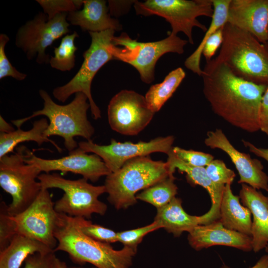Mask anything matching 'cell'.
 Returning <instances> with one entry per match:
<instances>
[{
	"instance_id": "29",
	"label": "cell",
	"mask_w": 268,
	"mask_h": 268,
	"mask_svg": "<svg viewBox=\"0 0 268 268\" xmlns=\"http://www.w3.org/2000/svg\"><path fill=\"white\" fill-rule=\"evenodd\" d=\"M78 37V33L74 31L62 38L59 46L54 48V56L50 58L51 67L62 71H69L74 67L75 53L77 50L74 41Z\"/></svg>"
},
{
	"instance_id": "20",
	"label": "cell",
	"mask_w": 268,
	"mask_h": 268,
	"mask_svg": "<svg viewBox=\"0 0 268 268\" xmlns=\"http://www.w3.org/2000/svg\"><path fill=\"white\" fill-rule=\"evenodd\" d=\"M239 197L253 215L252 248L257 253L268 245V197L246 184H242Z\"/></svg>"
},
{
	"instance_id": "37",
	"label": "cell",
	"mask_w": 268,
	"mask_h": 268,
	"mask_svg": "<svg viewBox=\"0 0 268 268\" xmlns=\"http://www.w3.org/2000/svg\"><path fill=\"white\" fill-rule=\"evenodd\" d=\"M223 27L219 28L214 33L205 43L202 55L204 56L206 62L212 60V57L222 45L223 40Z\"/></svg>"
},
{
	"instance_id": "21",
	"label": "cell",
	"mask_w": 268,
	"mask_h": 268,
	"mask_svg": "<svg viewBox=\"0 0 268 268\" xmlns=\"http://www.w3.org/2000/svg\"><path fill=\"white\" fill-rule=\"evenodd\" d=\"M109 7L103 0H83V8L68 13L67 20L89 32H100L108 29L120 31L122 25L110 17Z\"/></svg>"
},
{
	"instance_id": "35",
	"label": "cell",
	"mask_w": 268,
	"mask_h": 268,
	"mask_svg": "<svg viewBox=\"0 0 268 268\" xmlns=\"http://www.w3.org/2000/svg\"><path fill=\"white\" fill-rule=\"evenodd\" d=\"M173 152L181 160L192 166L204 167L214 159L208 153L193 150H186L178 146L173 147Z\"/></svg>"
},
{
	"instance_id": "23",
	"label": "cell",
	"mask_w": 268,
	"mask_h": 268,
	"mask_svg": "<svg viewBox=\"0 0 268 268\" xmlns=\"http://www.w3.org/2000/svg\"><path fill=\"white\" fill-rule=\"evenodd\" d=\"M182 202L180 198H174L166 205L157 209L154 220L175 237H179L185 231L189 233L197 226L202 224L201 216L187 213Z\"/></svg>"
},
{
	"instance_id": "33",
	"label": "cell",
	"mask_w": 268,
	"mask_h": 268,
	"mask_svg": "<svg viewBox=\"0 0 268 268\" xmlns=\"http://www.w3.org/2000/svg\"><path fill=\"white\" fill-rule=\"evenodd\" d=\"M36 1L43 8L44 13L51 19L58 13L71 12L79 10L83 0H38Z\"/></svg>"
},
{
	"instance_id": "11",
	"label": "cell",
	"mask_w": 268,
	"mask_h": 268,
	"mask_svg": "<svg viewBox=\"0 0 268 268\" xmlns=\"http://www.w3.org/2000/svg\"><path fill=\"white\" fill-rule=\"evenodd\" d=\"M68 13H58L49 20L46 14L38 13L18 29L15 45L28 60L36 57V61L39 64L49 63L50 58L45 51L55 40L69 32Z\"/></svg>"
},
{
	"instance_id": "14",
	"label": "cell",
	"mask_w": 268,
	"mask_h": 268,
	"mask_svg": "<svg viewBox=\"0 0 268 268\" xmlns=\"http://www.w3.org/2000/svg\"><path fill=\"white\" fill-rule=\"evenodd\" d=\"M154 113L145 97L133 90H121L112 97L108 106L111 128L124 135L138 134L149 124Z\"/></svg>"
},
{
	"instance_id": "38",
	"label": "cell",
	"mask_w": 268,
	"mask_h": 268,
	"mask_svg": "<svg viewBox=\"0 0 268 268\" xmlns=\"http://www.w3.org/2000/svg\"><path fill=\"white\" fill-rule=\"evenodd\" d=\"M54 253L48 254L35 253L27 257L24 268H52Z\"/></svg>"
},
{
	"instance_id": "34",
	"label": "cell",
	"mask_w": 268,
	"mask_h": 268,
	"mask_svg": "<svg viewBox=\"0 0 268 268\" xmlns=\"http://www.w3.org/2000/svg\"><path fill=\"white\" fill-rule=\"evenodd\" d=\"M205 168L209 178L217 184L231 185L236 176L234 172L221 160L213 159Z\"/></svg>"
},
{
	"instance_id": "28",
	"label": "cell",
	"mask_w": 268,
	"mask_h": 268,
	"mask_svg": "<svg viewBox=\"0 0 268 268\" xmlns=\"http://www.w3.org/2000/svg\"><path fill=\"white\" fill-rule=\"evenodd\" d=\"M175 179L174 176H169L136 195V199L149 203L157 209L164 206L177 194L178 188L174 183Z\"/></svg>"
},
{
	"instance_id": "24",
	"label": "cell",
	"mask_w": 268,
	"mask_h": 268,
	"mask_svg": "<svg viewBox=\"0 0 268 268\" xmlns=\"http://www.w3.org/2000/svg\"><path fill=\"white\" fill-rule=\"evenodd\" d=\"M54 251L36 240L17 234L10 244L0 252V268H20L27 257L35 253L48 254Z\"/></svg>"
},
{
	"instance_id": "30",
	"label": "cell",
	"mask_w": 268,
	"mask_h": 268,
	"mask_svg": "<svg viewBox=\"0 0 268 268\" xmlns=\"http://www.w3.org/2000/svg\"><path fill=\"white\" fill-rule=\"evenodd\" d=\"M74 218L80 231L86 236L103 243L110 244L118 242L117 233L113 230L93 224L84 217Z\"/></svg>"
},
{
	"instance_id": "25",
	"label": "cell",
	"mask_w": 268,
	"mask_h": 268,
	"mask_svg": "<svg viewBox=\"0 0 268 268\" xmlns=\"http://www.w3.org/2000/svg\"><path fill=\"white\" fill-rule=\"evenodd\" d=\"M48 125L47 119L43 118L35 121L33 123L32 128L28 131H24L20 128H17L16 130L9 133H0V158L13 152L16 145L25 141H34L39 146L44 142H50L59 152H61L62 149L54 141L44 135V132Z\"/></svg>"
},
{
	"instance_id": "13",
	"label": "cell",
	"mask_w": 268,
	"mask_h": 268,
	"mask_svg": "<svg viewBox=\"0 0 268 268\" xmlns=\"http://www.w3.org/2000/svg\"><path fill=\"white\" fill-rule=\"evenodd\" d=\"M54 204L48 190L42 189L29 207L12 216L17 234L38 241L54 251L58 243L54 231L58 218Z\"/></svg>"
},
{
	"instance_id": "17",
	"label": "cell",
	"mask_w": 268,
	"mask_h": 268,
	"mask_svg": "<svg viewBox=\"0 0 268 268\" xmlns=\"http://www.w3.org/2000/svg\"><path fill=\"white\" fill-rule=\"evenodd\" d=\"M227 23L268 41V0H230Z\"/></svg>"
},
{
	"instance_id": "7",
	"label": "cell",
	"mask_w": 268,
	"mask_h": 268,
	"mask_svg": "<svg viewBox=\"0 0 268 268\" xmlns=\"http://www.w3.org/2000/svg\"><path fill=\"white\" fill-rule=\"evenodd\" d=\"M115 30L108 29L100 32H89L91 42L83 57V62L76 74L66 84L53 90L55 99L65 102L73 94L84 93L88 98L92 117L101 118V111L94 101L91 92L92 80L98 70L109 61L115 60L110 47Z\"/></svg>"
},
{
	"instance_id": "36",
	"label": "cell",
	"mask_w": 268,
	"mask_h": 268,
	"mask_svg": "<svg viewBox=\"0 0 268 268\" xmlns=\"http://www.w3.org/2000/svg\"><path fill=\"white\" fill-rule=\"evenodd\" d=\"M9 40L7 35L0 34V79L11 77L22 81L26 78L27 74L19 71L11 65L5 52V47Z\"/></svg>"
},
{
	"instance_id": "26",
	"label": "cell",
	"mask_w": 268,
	"mask_h": 268,
	"mask_svg": "<svg viewBox=\"0 0 268 268\" xmlns=\"http://www.w3.org/2000/svg\"><path fill=\"white\" fill-rule=\"evenodd\" d=\"M213 14L210 24L205 32L202 40L196 50L187 58L185 67L194 73L201 76L202 69L200 62L202 50L207 40L227 22L228 10L230 0H212Z\"/></svg>"
},
{
	"instance_id": "44",
	"label": "cell",
	"mask_w": 268,
	"mask_h": 268,
	"mask_svg": "<svg viewBox=\"0 0 268 268\" xmlns=\"http://www.w3.org/2000/svg\"><path fill=\"white\" fill-rule=\"evenodd\" d=\"M265 249V251L267 253H268V245L266 247V248Z\"/></svg>"
},
{
	"instance_id": "10",
	"label": "cell",
	"mask_w": 268,
	"mask_h": 268,
	"mask_svg": "<svg viewBox=\"0 0 268 268\" xmlns=\"http://www.w3.org/2000/svg\"><path fill=\"white\" fill-rule=\"evenodd\" d=\"M134 3L137 14L162 17L170 23L171 33H184L192 44L194 27L203 32L207 29L197 18L201 16L212 18L213 14L212 0H147L134 1Z\"/></svg>"
},
{
	"instance_id": "19",
	"label": "cell",
	"mask_w": 268,
	"mask_h": 268,
	"mask_svg": "<svg viewBox=\"0 0 268 268\" xmlns=\"http://www.w3.org/2000/svg\"><path fill=\"white\" fill-rule=\"evenodd\" d=\"M166 161L170 175L174 176L177 169L181 173L186 174L188 182L192 185H200L208 193L211 201L210 209L201 215L203 225L219 220L220 206L225 185L213 182L208 176L204 167L192 166L179 159L173 153V149L168 154Z\"/></svg>"
},
{
	"instance_id": "1",
	"label": "cell",
	"mask_w": 268,
	"mask_h": 268,
	"mask_svg": "<svg viewBox=\"0 0 268 268\" xmlns=\"http://www.w3.org/2000/svg\"><path fill=\"white\" fill-rule=\"evenodd\" d=\"M201 76L203 94L215 114L249 133L260 130L261 102L268 85L235 75L215 58L206 62Z\"/></svg>"
},
{
	"instance_id": "27",
	"label": "cell",
	"mask_w": 268,
	"mask_h": 268,
	"mask_svg": "<svg viewBox=\"0 0 268 268\" xmlns=\"http://www.w3.org/2000/svg\"><path fill=\"white\" fill-rule=\"evenodd\" d=\"M185 76L186 73L183 69L178 67L170 72L162 82L150 86L145 98L152 111L155 113L161 108L172 96Z\"/></svg>"
},
{
	"instance_id": "39",
	"label": "cell",
	"mask_w": 268,
	"mask_h": 268,
	"mask_svg": "<svg viewBox=\"0 0 268 268\" xmlns=\"http://www.w3.org/2000/svg\"><path fill=\"white\" fill-rule=\"evenodd\" d=\"M260 130L268 135V85L262 96L259 115Z\"/></svg>"
},
{
	"instance_id": "5",
	"label": "cell",
	"mask_w": 268,
	"mask_h": 268,
	"mask_svg": "<svg viewBox=\"0 0 268 268\" xmlns=\"http://www.w3.org/2000/svg\"><path fill=\"white\" fill-rule=\"evenodd\" d=\"M169 176L166 162L153 160L148 156L131 159L106 176L104 186L108 200L117 209L127 208L136 202L138 191Z\"/></svg>"
},
{
	"instance_id": "22",
	"label": "cell",
	"mask_w": 268,
	"mask_h": 268,
	"mask_svg": "<svg viewBox=\"0 0 268 268\" xmlns=\"http://www.w3.org/2000/svg\"><path fill=\"white\" fill-rule=\"evenodd\" d=\"M230 184L225 186L220 206L219 220L227 229L251 236L252 221L249 209L241 204Z\"/></svg>"
},
{
	"instance_id": "9",
	"label": "cell",
	"mask_w": 268,
	"mask_h": 268,
	"mask_svg": "<svg viewBox=\"0 0 268 268\" xmlns=\"http://www.w3.org/2000/svg\"><path fill=\"white\" fill-rule=\"evenodd\" d=\"M112 43L115 60L132 65L138 71L142 81L150 83L154 79V68L158 59L167 53L182 54L188 41L170 33L160 41L138 42L123 33L119 37L114 36Z\"/></svg>"
},
{
	"instance_id": "3",
	"label": "cell",
	"mask_w": 268,
	"mask_h": 268,
	"mask_svg": "<svg viewBox=\"0 0 268 268\" xmlns=\"http://www.w3.org/2000/svg\"><path fill=\"white\" fill-rule=\"evenodd\" d=\"M223 40L215 58L236 76L258 84L268 85V43L226 23Z\"/></svg>"
},
{
	"instance_id": "16",
	"label": "cell",
	"mask_w": 268,
	"mask_h": 268,
	"mask_svg": "<svg viewBox=\"0 0 268 268\" xmlns=\"http://www.w3.org/2000/svg\"><path fill=\"white\" fill-rule=\"evenodd\" d=\"M204 143L211 149L223 151L229 156L239 174L238 183L246 184L257 190L268 192V176L263 171L261 162L236 149L221 130L208 132Z\"/></svg>"
},
{
	"instance_id": "41",
	"label": "cell",
	"mask_w": 268,
	"mask_h": 268,
	"mask_svg": "<svg viewBox=\"0 0 268 268\" xmlns=\"http://www.w3.org/2000/svg\"><path fill=\"white\" fill-rule=\"evenodd\" d=\"M219 268H231L228 266L223 265ZM250 268H268V255L262 256L257 263Z\"/></svg>"
},
{
	"instance_id": "46",
	"label": "cell",
	"mask_w": 268,
	"mask_h": 268,
	"mask_svg": "<svg viewBox=\"0 0 268 268\" xmlns=\"http://www.w3.org/2000/svg\"></svg>"
},
{
	"instance_id": "45",
	"label": "cell",
	"mask_w": 268,
	"mask_h": 268,
	"mask_svg": "<svg viewBox=\"0 0 268 268\" xmlns=\"http://www.w3.org/2000/svg\"><path fill=\"white\" fill-rule=\"evenodd\" d=\"M78 268V267H77H77H74V268H73H73Z\"/></svg>"
},
{
	"instance_id": "42",
	"label": "cell",
	"mask_w": 268,
	"mask_h": 268,
	"mask_svg": "<svg viewBox=\"0 0 268 268\" xmlns=\"http://www.w3.org/2000/svg\"><path fill=\"white\" fill-rule=\"evenodd\" d=\"M14 128L0 116V133H9L14 131Z\"/></svg>"
},
{
	"instance_id": "6",
	"label": "cell",
	"mask_w": 268,
	"mask_h": 268,
	"mask_svg": "<svg viewBox=\"0 0 268 268\" xmlns=\"http://www.w3.org/2000/svg\"><path fill=\"white\" fill-rule=\"evenodd\" d=\"M38 180L43 189L57 188L64 192L54 204L56 211L59 213L89 219L93 213L103 215L107 211V205L98 199L106 193L104 185H92L84 178L67 179L56 173L40 174Z\"/></svg>"
},
{
	"instance_id": "4",
	"label": "cell",
	"mask_w": 268,
	"mask_h": 268,
	"mask_svg": "<svg viewBox=\"0 0 268 268\" xmlns=\"http://www.w3.org/2000/svg\"><path fill=\"white\" fill-rule=\"evenodd\" d=\"M39 94L44 101L43 109L34 112L29 117L12 121L13 125L20 128L24 123L35 117L46 116L49 123L44 132L45 136L48 138L53 135L62 137L69 152L78 147V143L74 139L76 136L91 140L95 130L87 119V112L90 106L84 93H75L74 99L65 105L56 103L43 89L39 90Z\"/></svg>"
},
{
	"instance_id": "2",
	"label": "cell",
	"mask_w": 268,
	"mask_h": 268,
	"mask_svg": "<svg viewBox=\"0 0 268 268\" xmlns=\"http://www.w3.org/2000/svg\"><path fill=\"white\" fill-rule=\"evenodd\" d=\"M54 235L58 242L54 252H65L73 262L97 268H129L137 251L127 246L116 250L109 243L95 240L80 231L73 217L62 213H58Z\"/></svg>"
},
{
	"instance_id": "8",
	"label": "cell",
	"mask_w": 268,
	"mask_h": 268,
	"mask_svg": "<svg viewBox=\"0 0 268 268\" xmlns=\"http://www.w3.org/2000/svg\"><path fill=\"white\" fill-rule=\"evenodd\" d=\"M24 147L20 146L13 154L0 158V186L12 197L7 207L11 216L25 210L42 190L40 183L37 181L41 171L37 167L25 162Z\"/></svg>"
},
{
	"instance_id": "15",
	"label": "cell",
	"mask_w": 268,
	"mask_h": 268,
	"mask_svg": "<svg viewBox=\"0 0 268 268\" xmlns=\"http://www.w3.org/2000/svg\"><path fill=\"white\" fill-rule=\"evenodd\" d=\"M24 155L26 163L37 167L45 173L53 171L69 172L95 182L100 177L112 173L99 156L95 154H88L78 148L69 152L68 155L57 159L37 157L26 147H24Z\"/></svg>"
},
{
	"instance_id": "12",
	"label": "cell",
	"mask_w": 268,
	"mask_h": 268,
	"mask_svg": "<svg viewBox=\"0 0 268 268\" xmlns=\"http://www.w3.org/2000/svg\"><path fill=\"white\" fill-rule=\"evenodd\" d=\"M174 137H158L148 141L121 142L111 139L108 145H99L91 140L80 141L78 148L84 153H93L99 156L112 172L120 169L128 160L139 156H148L154 152L168 155L172 150Z\"/></svg>"
},
{
	"instance_id": "40",
	"label": "cell",
	"mask_w": 268,
	"mask_h": 268,
	"mask_svg": "<svg viewBox=\"0 0 268 268\" xmlns=\"http://www.w3.org/2000/svg\"><path fill=\"white\" fill-rule=\"evenodd\" d=\"M242 142L245 147L248 148L251 152L268 162V148L257 147L251 142L244 140H242Z\"/></svg>"
},
{
	"instance_id": "43",
	"label": "cell",
	"mask_w": 268,
	"mask_h": 268,
	"mask_svg": "<svg viewBox=\"0 0 268 268\" xmlns=\"http://www.w3.org/2000/svg\"><path fill=\"white\" fill-rule=\"evenodd\" d=\"M52 268H68L66 263L57 258L54 254L52 264Z\"/></svg>"
},
{
	"instance_id": "18",
	"label": "cell",
	"mask_w": 268,
	"mask_h": 268,
	"mask_svg": "<svg viewBox=\"0 0 268 268\" xmlns=\"http://www.w3.org/2000/svg\"><path fill=\"white\" fill-rule=\"evenodd\" d=\"M190 246L197 251L220 245L249 252L253 250L251 236L226 228L219 220L199 225L189 232Z\"/></svg>"
},
{
	"instance_id": "32",
	"label": "cell",
	"mask_w": 268,
	"mask_h": 268,
	"mask_svg": "<svg viewBox=\"0 0 268 268\" xmlns=\"http://www.w3.org/2000/svg\"><path fill=\"white\" fill-rule=\"evenodd\" d=\"M161 228L160 224L154 220L151 224L142 227L118 232V242L122 243L124 246L137 250V245L146 235Z\"/></svg>"
},
{
	"instance_id": "31",
	"label": "cell",
	"mask_w": 268,
	"mask_h": 268,
	"mask_svg": "<svg viewBox=\"0 0 268 268\" xmlns=\"http://www.w3.org/2000/svg\"><path fill=\"white\" fill-rule=\"evenodd\" d=\"M8 205L2 201L0 206V252L4 250L17 234L16 224L7 210Z\"/></svg>"
}]
</instances>
